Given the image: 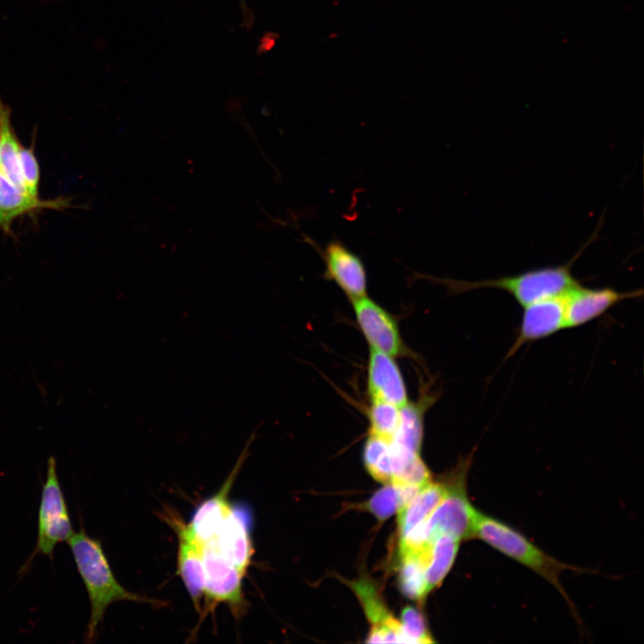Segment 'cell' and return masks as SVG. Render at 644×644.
<instances>
[{"mask_svg":"<svg viewBox=\"0 0 644 644\" xmlns=\"http://www.w3.org/2000/svg\"><path fill=\"white\" fill-rule=\"evenodd\" d=\"M364 509L384 521L397 512V495L392 483L386 484L364 504Z\"/></svg>","mask_w":644,"mask_h":644,"instance_id":"cell-26","label":"cell"},{"mask_svg":"<svg viewBox=\"0 0 644 644\" xmlns=\"http://www.w3.org/2000/svg\"><path fill=\"white\" fill-rule=\"evenodd\" d=\"M473 454L463 458L450 474L446 496L425 521L428 542L439 535H449L460 541L474 538L479 511L470 502L466 493V475Z\"/></svg>","mask_w":644,"mask_h":644,"instance_id":"cell-4","label":"cell"},{"mask_svg":"<svg viewBox=\"0 0 644 644\" xmlns=\"http://www.w3.org/2000/svg\"><path fill=\"white\" fill-rule=\"evenodd\" d=\"M642 289L619 292L611 287L585 288L578 284L564 296L566 328L585 325L617 303L642 296Z\"/></svg>","mask_w":644,"mask_h":644,"instance_id":"cell-10","label":"cell"},{"mask_svg":"<svg viewBox=\"0 0 644 644\" xmlns=\"http://www.w3.org/2000/svg\"><path fill=\"white\" fill-rule=\"evenodd\" d=\"M367 385L371 401H383L398 407L409 401L402 374L394 357L374 349L369 352Z\"/></svg>","mask_w":644,"mask_h":644,"instance_id":"cell-14","label":"cell"},{"mask_svg":"<svg viewBox=\"0 0 644 644\" xmlns=\"http://www.w3.org/2000/svg\"><path fill=\"white\" fill-rule=\"evenodd\" d=\"M430 547L431 545L419 553L400 555L399 587L402 593L409 598L420 600L428 594L425 570Z\"/></svg>","mask_w":644,"mask_h":644,"instance_id":"cell-20","label":"cell"},{"mask_svg":"<svg viewBox=\"0 0 644 644\" xmlns=\"http://www.w3.org/2000/svg\"><path fill=\"white\" fill-rule=\"evenodd\" d=\"M357 324L374 349L394 358L407 355L395 318L367 295L352 301Z\"/></svg>","mask_w":644,"mask_h":644,"instance_id":"cell-7","label":"cell"},{"mask_svg":"<svg viewBox=\"0 0 644 644\" xmlns=\"http://www.w3.org/2000/svg\"><path fill=\"white\" fill-rule=\"evenodd\" d=\"M11 117V107L0 97V170L14 184L25 190L19 164L21 143Z\"/></svg>","mask_w":644,"mask_h":644,"instance_id":"cell-18","label":"cell"},{"mask_svg":"<svg viewBox=\"0 0 644 644\" xmlns=\"http://www.w3.org/2000/svg\"><path fill=\"white\" fill-rule=\"evenodd\" d=\"M307 242L320 253L326 279L335 282L351 301L367 295V271L357 254L338 239L330 241L323 249L309 237Z\"/></svg>","mask_w":644,"mask_h":644,"instance_id":"cell-8","label":"cell"},{"mask_svg":"<svg viewBox=\"0 0 644 644\" xmlns=\"http://www.w3.org/2000/svg\"><path fill=\"white\" fill-rule=\"evenodd\" d=\"M20 171L24 188L28 193L38 197L40 170L35 154L34 137L30 147L21 145L19 151Z\"/></svg>","mask_w":644,"mask_h":644,"instance_id":"cell-24","label":"cell"},{"mask_svg":"<svg viewBox=\"0 0 644 644\" xmlns=\"http://www.w3.org/2000/svg\"><path fill=\"white\" fill-rule=\"evenodd\" d=\"M213 539L222 555L244 574L253 553L249 514L232 507Z\"/></svg>","mask_w":644,"mask_h":644,"instance_id":"cell-15","label":"cell"},{"mask_svg":"<svg viewBox=\"0 0 644 644\" xmlns=\"http://www.w3.org/2000/svg\"><path fill=\"white\" fill-rule=\"evenodd\" d=\"M70 207L64 198L41 199L28 193L10 181L0 170V233L13 235V224L24 216H32L45 209L62 210Z\"/></svg>","mask_w":644,"mask_h":644,"instance_id":"cell-13","label":"cell"},{"mask_svg":"<svg viewBox=\"0 0 644 644\" xmlns=\"http://www.w3.org/2000/svg\"><path fill=\"white\" fill-rule=\"evenodd\" d=\"M73 533L56 472L55 460L54 457H50L42 488L38 510V539L33 555L41 553L52 558L55 546L61 542H67Z\"/></svg>","mask_w":644,"mask_h":644,"instance_id":"cell-5","label":"cell"},{"mask_svg":"<svg viewBox=\"0 0 644 644\" xmlns=\"http://www.w3.org/2000/svg\"><path fill=\"white\" fill-rule=\"evenodd\" d=\"M429 482H431V474L419 455L405 462L394 474L391 481L393 484H406L421 487Z\"/></svg>","mask_w":644,"mask_h":644,"instance_id":"cell-25","label":"cell"},{"mask_svg":"<svg viewBox=\"0 0 644 644\" xmlns=\"http://www.w3.org/2000/svg\"><path fill=\"white\" fill-rule=\"evenodd\" d=\"M400 623L404 643L435 642L428 631L422 614L413 606H408L402 610Z\"/></svg>","mask_w":644,"mask_h":644,"instance_id":"cell-23","label":"cell"},{"mask_svg":"<svg viewBox=\"0 0 644 644\" xmlns=\"http://www.w3.org/2000/svg\"><path fill=\"white\" fill-rule=\"evenodd\" d=\"M351 588L361 603L372 626L386 625L402 631L400 622L390 614L378 590L370 580L360 579L352 582Z\"/></svg>","mask_w":644,"mask_h":644,"instance_id":"cell-21","label":"cell"},{"mask_svg":"<svg viewBox=\"0 0 644 644\" xmlns=\"http://www.w3.org/2000/svg\"><path fill=\"white\" fill-rule=\"evenodd\" d=\"M564 296L545 299L523 307L516 338L505 360L515 354L522 345L566 328Z\"/></svg>","mask_w":644,"mask_h":644,"instance_id":"cell-11","label":"cell"},{"mask_svg":"<svg viewBox=\"0 0 644 644\" xmlns=\"http://www.w3.org/2000/svg\"><path fill=\"white\" fill-rule=\"evenodd\" d=\"M204 595L213 603L227 604L235 616L243 614L246 601L242 591L244 574L220 552L215 539L202 544Z\"/></svg>","mask_w":644,"mask_h":644,"instance_id":"cell-6","label":"cell"},{"mask_svg":"<svg viewBox=\"0 0 644 644\" xmlns=\"http://www.w3.org/2000/svg\"><path fill=\"white\" fill-rule=\"evenodd\" d=\"M76 567L84 582L90 603V617L87 627V642L94 641L97 630L107 607L117 601L159 605L163 602L131 592L116 580L98 539L81 528L67 541Z\"/></svg>","mask_w":644,"mask_h":644,"instance_id":"cell-1","label":"cell"},{"mask_svg":"<svg viewBox=\"0 0 644 644\" xmlns=\"http://www.w3.org/2000/svg\"><path fill=\"white\" fill-rule=\"evenodd\" d=\"M254 432L246 443L244 449L222 487L214 496L200 504L194 512L191 522L188 524L193 535L202 544L215 538L223 521L232 509L229 502L230 491L236 479L237 474L247 458L249 448L254 438Z\"/></svg>","mask_w":644,"mask_h":644,"instance_id":"cell-12","label":"cell"},{"mask_svg":"<svg viewBox=\"0 0 644 644\" xmlns=\"http://www.w3.org/2000/svg\"><path fill=\"white\" fill-rule=\"evenodd\" d=\"M369 434L391 441L400 418V407L383 401H371L368 411Z\"/></svg>","mask_w":644,"mask_h":644,"instance_id":"cell-22","label":"cell"},{"mask_svg":"<svg viewBox=\"0 0 644 644\" xmlns=\"http://www.w3.org/2000/svg\"><path fill=\"white\" fill-rule=\"evenodd\" d=\"M432 399L423 398L417 402L408 401L400 407V418L395 432L390 441L394 453L409 457L419 455L423 439V418Z\"/></svg>","mask_w":644,"mask_h":644,"instance_id":"cell-16","label":"cell"},{"mask_svg":"<svg viewBox=\"0 0 644 644\" xmlns=\"http://www.w3.org/2000/svg\"><path fill=\"white\" fill-rule=\"evenodd\" d=\"M474 538L538 573L552 584L566 599L573 612L575 611L560 582V574L565 570L580 572V568L548 555L516 529L481 512L477 517Z\"/></svg>","mask_w":644,"mask_h":644,"instance_id":"cell-3","label":"cell"},{"mask_svg":"<svg viewBox=\"0 0 644 644\" xmlns=\"http://www.w3.org/2000/svg\"><path fill=\"white\" fill-rule=\"evenodd\" d=\"M165 520L178 537L177 572L192 600L197 611L204 595V568L202 543L193 535L189 525L171 510L164 514Z\"/></svg>","mask_w":644,"mask_h":644,"instance_id":"cell-9","label":"cell"},{"mask_svg":"<svg viewBox=\"0 0 644 644\" xmlns=\"http://www.w3.org/2000/svg\"><path fill=\"white\" fill-rule=\"evenodd\" d=\"M597 233L589 242L595 238ZM582 246L575 256L566 264L556 267H545L521 273L516 275L481 281H457L439 279L450 292L462 293L475 289L493 288L510 293L522 307L548 298L564 296L580 284L572 274V267L580 256L588 243Z\"/></svg>","mask_w":644,"mask_h":644,"instance_id":"cell-2","label":"cell"},{"mask_svg":"<svg viewBox=\"0 0 644 644\" xmlns=\"http://www.w3.org/2000/svg\"><path fill=\"white\" fill-rule=\"evenodd\" d=\"M449 487L450 479L447 482H429L405 508L398 512L400 538L428 520L446 496Z\"/></svg>","mask_w":644,"mask_h":644,"instance_id":"cell-17","label":"cell"},{"mask_svg":"<svg viewBox=\"0 0 644 644\" xmlns=\"http://www.w3.org/2000/svg\"><path fill=\"white\" fill-rule=\"evenodd\" d=\"M460 540L449 535H439L432 543L425 570L427 593L438 587L456 558Z\"/></svg>","mask_w":644,"mask_h":644,"instance_id":"cell-19","label":"cell"}]
</instances>
